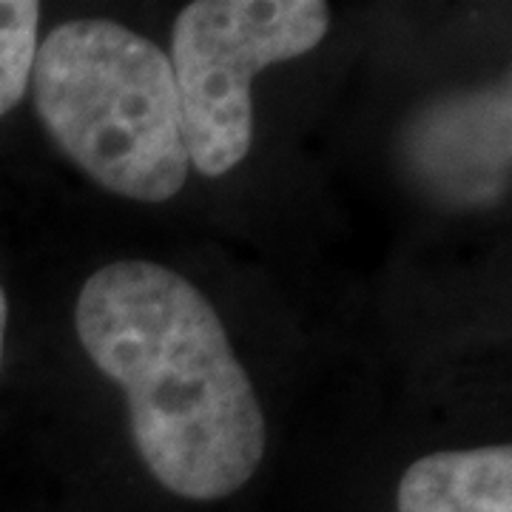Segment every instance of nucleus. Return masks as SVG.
I'll use <instances>...</instances> for the list:
<instances>
[{"label":"nucleus","mask_w":512,"mask_h":512,"mask_svg":"<svg viewBox=\"0 0 512 512\" xmlns=\"http://www.w3.org/2000/svg\"><path fill=\"white\" fill-rule=\"evenodd\" d=\"M74 330L92 365L126 393L134 447L168 493L220 501L254 478L265 413L194 282L148 259L109 262L77 296Z\"/></svg>","instance_id":"f257e3e1"},{"label":"nucleus","mask_w":512,"mask_h":512,"mask_svg":"<svg viewBox=\"0 0 512 512\" xmlns=\"http://www.w3.org/2000/svg\"><path fill=\"white\" fill-rule=\"evenodd\" d=\"M29 86L46 134L103 191L165 202L188 180L180 94L163 49L106 18L37 43Z\"/></svg>","instance_id":"f03ea898"},{"label":"nucleus","mask_w":512,"mask_h":512,"mask_svg":"<svg viewBox=\"0 0 512 512\" xmlns=\"http://www.w3.org/2000/svg\"><path fill=\"white\" fill-rule=\"evenodd\" d=\"M328 26L322 0H197L177 15L168 60L188 160L202 177H222L248 157L256 74L316 49Z\"/></svg>","instance_id":"7ed1b4c3"},{"label":"nucleus","mask_w":512,"mask_h":512,"mask_svg":"<svg viewBox=\"0 0 512 512\" xmlns=\"http://www.w3.org/2000/svg\"><path fill=\"white\" fill-rule=\"evenodd\" d=\"M510 77L439 97L419 109L399 140L410 183L447 208H493L510 191Z\"/></svg>","instance_id":"20e7f679"},{"label":"nucleus","mask_w":512,"mask_h":512,"mask_svg":"<svg viewBox=\"0 0 512 512\" xmlns=\"http://www.w3.org/2000/svg\"><path fill=\"white\" fill-rule=\"evenodd\" d=\"M396 512H512V447L439 450L413 461L399 481Z\"/></svg>","instance_id":"39448f33"},{"label":"nucleus","mask_w":512,"mask_h":512,"mask_svg":"<svg viewBox=\"0 0 512 512\" xmlns=\"http://www.w3.org/2000/svg\"><path fill=\"white\" fill-rule=\"evenodd\" d=\"M40 3L0 0V117L18 106L35 66Z\"/></svg>","instance_id":"423d86ee"},{"label":"nucleus","mask_w":512,"mask_h":512,"mask_svg":"<svg viewBox=\"0 0 512 512\" xmlns=\"http://www.w3.org/2000/svg\"><path fill=\"white\" fill-rule=\"evenodd\" d=\"M6 322H9V302L0 288V362H3V345H6Z\"/></svg>","instance_id":"0eeeda50"}]
</instances>
